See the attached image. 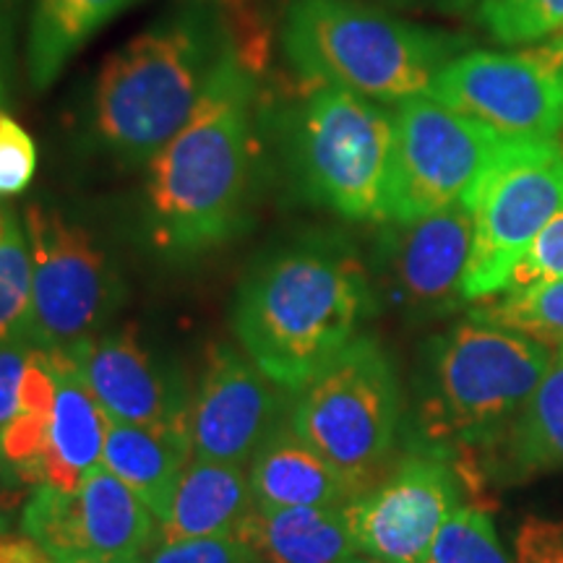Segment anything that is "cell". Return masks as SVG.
Listing matches in <instances>:
<instances>
[{"instance_id":"obj_18","label":"cell","mask_w":563,"mask_h":563,"mask_svg":"<svg viewBox=\"0 0 563 563\" xmlns=\"http://www.w3.org/2000/svg\"><path fill=\"white\" fill-rule=\"evenodd\" d=\"M235 538L262 563H344L357 553L344 506H251Z\"/></svg>"},{"instance_id":"obj_35","label":"cell","mask_w":563,"mask_h":563,"mask_svg":"<svg viewBox=\"0 0 563 563\" xmlns=\"http://www.w3.org/2000/svg\"><path fill=\"white\" fill-rule=\"evenodd\" d=\"M24 488L26 485L21 483L16 475H11L3 460H0V514H3V517L19 504V498L24 496Z\"/></svg>"},{"instance_id":"obj_8","label":"cell","mask_w":563,"mask_h":563,"mask_svg":"<svg viewBox=\"0 0 563 563\" xmlns=\"http://www.w3.org/2000/svg\"><path fill=\"white\" fill-rule=\"evenodd\" d=\"M21 220L32 256L34 347L68 350L108 332L129 290L95 224L51 196L26 201Z\"/></svg>"},{"instance_id":"obj_9","label":"cell","mask_w":563,"mask_h":563,"mask_svg":"<svg viewBox=\"0 0 563 563\" xmlns=\"http://www.w3.org/2000/svg\"><path fill=\"white\" fill-rule=\"evenodd\" d=\"M397 144L386 222H407L467 201L493 167L530 144L506 139L431 95L410 97L394 110Z\"/></svg>"},{"instance_id":"obj_17","label":"cell","mask_w":563,"mask_h":563,"mask_svg":"<svg viewBox=\"0 0 563 563\" xmlns=\"http://www.w3.org/2000/svg\"><path fill=\"white\" fill-rule=\"evenodd\" d=\"M55 376V402L47 428L42 485L76 493L84 477L102 464L110 418L81 376L68 350H45Z\"/></svg>"},{"instance_id":"obj_10","label":"cell","mask_w":563,"mask_h":563,"mask_svg":"<svg viewBox=\"0 0 563 563\" xmlns=\"http://www.w3.org/2000/svg\"><path fill=\"white\" fill-rule=\"evenodd\" d=\"M473 251L464 300L504 292L534 238L563 209V150L559 141L530 144L496 165L467 196Z\"/></svg>"},{"instance_id":"obj_34","label":"cell","mask_w":563,"mask_h":563,"mask_svg":"<svg viewBox=\"0 0 563 563\" xmlns=\"http://www.w3.org/2000/svg\"><path fill=\"white\" fill-rule=\"evenodd\" d=\"M19 0H0V104L9 100L11 60H13V26H16Z\"/></svg>"},{"instance_id":"obj_39","label":"cell","mask_w":563,"mask_h":563,"mask_svg":"<svg viewBox=\"0 0 563 563\" xmlns=\"http://www.w3.org/2000/svg\"><path fill=\"white\" fill-rule=\"evenodd\" d=\"M5 527H9V525H5V517H3V514H0V530H5Z\"/></svg>"},{"instance_id":"obj_37","label":"cell","mask_w":563,"mask_h":563,"mask_svg":"<svg viewBox=\"0 0 563 563\" xmlns=\"http://www.w3.org/2000/svg\"><path fill=\"white\" fill-rule=\"evenodd\" d=\"M344 563H384V561L373 559V555H365V553H355L352 559H347Z\"/></svg>"},{"instance_id":"obj_20","label":"cell","mask_w":563,"mask_h":563,"mask_svg":"<svg viewBox=\"0 0 563 563\" xmlns=\"http://www.w3.org/2000/svg\"><path fill=\"white\" fill-rule=\"evenodd\" d=\"M191 460L194 443L188 428L125 426L110 420L102 467L129 485L150 506L157 522L170 509L173 493Z\"/></svg>"},{"instance_id":"obj_14","label":"cell","mask_w":563,"mask_h":563,"mask_svg":"<svg viewBox=\"0 0 563 563\" xmlns=\"http://www.w3.org/2000/svg\"><path fill=\"white\" fill-rule=\"evenodd\" d=\"M431 97L506 139L555 141L563 129V87L530 51L456 55Z\"/></svg>"},{"instance_id":"obj_11","label":"cell","mask_w":563,"mask_h":563,"mask_svg":"<svg viewBox=\"0 0 563 563\" xmlns=\"http://www.w3.org/2000/svg\"><path fill=\"white\" fill-rule=\"evenodd\" d=\"M454 456L418 441L378 483L344 506L357 553L384 563H422L460 509Z\"/></svg>"},{"instance_id":"obj_24","label":"cell","mask_w":563,"mask_h":563,"mask_svg":"<svg viewBox=\"0 0 563 563\" xmlns=\"http://www.w3.org/2000/svg\"><path fill=\"white\" fill-rule=\"evenodd\" d=\"M55 402V376L47 352L32 347L21 378L19 410L0 428V460L24 485L45 481L47 428Z\"/></svg>"},{"instance_id":"obj_15","label":"cell","mask_w":563,"mask_h":563,"mask_svg":"<svg viewBox=\"0 0 563 563\" xmlns=\"http://www.w3.org/2000/svg\"><path fill=\"white\" fill-rule=\"evenodd\" d=\"M292 391L228 342L207 352L191 405L194 456L224 464H251L262 443L290 418Z\"/></svg>"},{"instance_id":"obj_3","label":"cell","mask_w":563,"mask_h":563,"mask_svg":"<svg viewBox=\"0 0 563 563\" xmlns=\"http://www.w3.org/2000/svg\"><path fill=\"white\" fill-rule=\"evenodd\" d=\"M376 308L371 269L355 245L336 232L306 230L245 269L232 329L245 355L295 394L361 336Z\"/></svg>"},{"instance_id":"obj_13","label":"cell","mask_w":563,"mask_h":563,"mask_svg":"<svg viewBox=\"0 0 563 563\" xmlns=\"http://www.w3.org/2000/svg\"><path fill=\"white\" fill-rule=\"evenodd\" d=\"M473 251L467 201L407 222H386L373 251V290L412 323L454 313L464 300V272Z\"/></svg>"},{"instance_id":"obj_1","label":"cell","mask_w":563,"mask_h":563,"mask_svg":"<svg viewBox=\"0 0 563 563\" xmlns=\"http://www.w3.org/2000/svg\"><path fill=\"white\" fill-rule=\"evenodd\" d=\"M258 70L235 45L188 123L141 170L139 230L159 262H199L256 222L269 173Z\"/></svg>"},{"instance_id":"obj_22","label":"cell","mask_w":563,"mask_h":563,"mask_svg":"<svg viewBox=\"0 0 563 563\" xmlns=\"http://www.w3.org/2000/svg\"><path fill=\"white\" fill-rule=\"evenodd\" d=\"M139 0H34L26 32V79L51 89L68 63Z\"/></svg>"},{"instance_id":"obj_28","label":"cell","mask_w":563,"mask_h":563,"mask_svg":"<svg viewBox=\"0 0 563 563\" xmlns=\"http://www.w3.org/2000/svg\"><path fill=\"white\" fill-rule=\"evenodd\" d=\"M481 21L501 45L543 42L563 32V0H483Z\"/></svg>"},{"instance_id":"obj_31","label":"cell","mask_w":563,"mask_h":563,"mask_svg":"<svg viewBox=\"0 0 563 563\" xmlns=\"http://www.w3.org/2000/svg\"><path fill=\"white\" fill-rule=\"evenodd\" d=\"M551 279H563V209L534 238V243L527 249L522 262L514 269L506 290H519V287Z\"/></svg>"},{"instance_id":"obj_32","label":"cell","mask_w":563,"mask_h":563,"mask_svg":"<svg viewBox=\"0 0 563 563\" xmlns=\"http://www.w3.org/2000/svg\"><path fill=\"white\" fill-rule=\"evenodd\" d=\"M514 563H563V522L561 519L527 517L511 538Z\"/></svg>"},{"instance_id":"obj_36","label":"cell","mask_w":563,"mask_h":563,"mask_svg":"<svg viewBox=\"0 0 563 563\" xmlns=\"http://www.w3.org/2000/svg\"><path fill=\"white\" fill-rule=\"evenodd\" d=\"M207 3L217 5V9L230 13V16H238L235 21H243L245 13H249L251 0H207Z\"/></svg>"},{"instance_id":"obj_27","label":"cell","mask_w":563,"mask_h":563,"mask_svg":"<svg viewBox=\"0 0 563 563\" xmlns=\"http://www.w3.org/2000/svg\"><path fill=\"white\" fill-rule=\"evenodd\" d=\"M422 563H514L498 540L490 517L477 506H460Z\"/></svg>"},{"instance_id":"obj_38","label":"cell","mask_w":563,"mask_h":563,"mask_svg":"<svg viewBox=\"0 0 563 563\" xmlns=\"http://www.w3.org/2000/svg\"><path fill=\"white\" fill-rule=\"evenodd\" d=\"M70 563H144V555H141V559H115V561H70Z\"/></svg>"},{"instance_id":"obj_30","label":"cell","mask_w":563,"mask_h":563,"mask_svg":"<svg viewBox=\"0 0 563 563\" xmlns=\"http://www.w3.org/2000/svg\"><path fill=\"white\" fill-rule=\"evenodd\" d=\"M144 563H262L235 534L220 538H191L154 545Z\"/></svg>"},{"instance_id":"obj_16","label":"cell","mask_w":563,"mask_h":563,"mask_svg":"<svg viewBox=\"0 0 563 563\" xmlns=\"http://www.w3.org/2000/svg\"><path fill=\"white\" fill-rule=\"evenodd\" d=\"M68 352L112 422L191 431L194 397L186 376L133 329H108Z\"/></svg>"},{"instance_id":"obj_2","label":"cell","mask_w":563,"mask_h":563,"mask_svg":"<svg viewBox=\"0 0 563 563\" xmlns=\"http://www.w3.org/2000/svg\"><path fill=\"white\" fill-rule=\"evenodd\" d=\"M235 45L217 5H173L97 70L74 118L76 150L112 173L144 170L188 123Z\"/></svg>"},{"instance_id":"obj_7","label":"cell","mask_w":563,"mask_h":563,"mask_svg":"<svg viewBox=\"0 0 563 563\" xmlns=\"http://www.w3.org/2000/svg\"><path fill=\"white\" fill-rule=\"evenodd\" d=\"M402 418L397 371L382 342L361 334L292 394L290 426L361 496L386 473Z\"/></svg>"},{"instance_id":"obj_19","label":"cell","mask_w":563,"mask_h":563,"mask_svg":"<svg viewBox=\"0 0 563 563\" xmlns=\"http://www.w3.org/2000/svg\"><path fill=\"white\" fill-rule=\"evenodd\" d=\"M249 483L253 504L264 509L347 506L355 498L332 464L292 431L290 418L251 460Z\"/></svg>"},{"instance_id":"obj_12","label":"cell","mask_w":563,"mask_h":563,"mask_svg":"<svg viewBox=\"0 0 563 563\" xmlns=\"http://www.w3.org/2000/svg\"><path fill=\"white\" fill-rule=\"evenodd\" d=\"M21 534L55 563L141 559L159 538V522L141 498L102 464L66 493L34 485L21 511Z\"/></svg>"},{"instance_id":"obj_33","label":"cell","mask_w":563,"mask_h":563,"mask_svg":"<svg viewBox=\"0 0 563 563\" xmlns=\"http://www.w3.org/2000/svg\"><path fill=\"white\" fill-rule=\"evenodd\" d=\"M32 347L34 344L0 342V428L19 410L21 378H24Z\"/></svg>"},{"instance_id":"obj_21","label":"cell","mask_w":563,"mask_h":563,"mask_svg":"<svg viewBox=\"0 0 563 563\" xmlns=\"http://www.w3.org/2000/svg\"><path fill=\"white\" fill-rule=\"evenodd\" d=\"M251 506L253 496L245 467L194 456L183 470L170 509L159 522L157 543L235 534Z\"/></svg>"},{"instance_id":"obj_26","label":"cell","mask_w":563,"mask_h":563,"mask_svg":"<svg viewBox=\"0 0 563 563\" xmlns=\"http://www.w3.org/2000/svg\"><path fill=\"white\" fill-rule=\"evenodd\" d=\"M501 295V300L477 308L475 313L532 336L534 342L545 344L551 355L563 352V279L538 282Z\"/></svg>"},{"instance_id":"obj_4","label":"cell","mask_w":563,"mask_h":563,"mask_svg":"<svg viewBox=\"0 0 563 563\" xmlns=\"http://www.w3.org/2000/svg\"><path fill=\"white\" fill-rule=\"evenodd\" d=\"M279 47L308 87H336L373 102L431 95L464 40L391 16L365 0H290Z\"/></svg>"},{"instance_id":"obj_5","label":"cell","mask_w":563,"mask_h":563,"mask_svg":"<svg viewBox=\"0 0 563 563\" xmlns=\"http://www.w3.org/2000/svg\"><path fill=\"white\" fill-rule=\"evenodd\" d=\"M266 125L282 178L300 201L350 222H386L394 112L355 91L311 87Z\"/></svg>"},{"instance_id":"obj_6","label":"cell","mask_w":563,"mask_h":563,"mask_svg":"<svg viewBox=\"0 0 563 563\" xmlns=\"http://www.w3.org/2000/svg\"><path fill=\"white\" fill-rule=\"evenodd\" d=\"M551 350L470 313L428 342L420 371V433L443 452L493 446L543 382Z\"/></svg>"},{"instance_id":"obj_23","label":"cell","mask_w":563,"mask_h":563,"mask_svg":"<svg viewBox=\"0 0 563 563\" xmlns=\"http://www.w3.org/2000/svg\"><path fill=\"white\" fill-rule=\"evenodd\" d=\"M493 446L511 477L563 467V352H553L543 382Z\"/></svg>"},{"instance_id":"obj_29","label":"cell","mask_w":563,"mask_h":563,"mask_svg":"<svg viewBox=\"0 0 563 563\" xmlns=\"http://www.w3.org/2000/svg\"><path fill=\"white\" fill-rule=\"evenodd\" d=\"M37 144L16 118L0 110V199L24 194L37 175Z\"/></svg>"},{"instance_id":"obj_25","label":"cell","mask_w":563,"mask_h":563,"mask_svg":"<svg viewBox=\"0 0 563 563\" xmlns=\"http://www.w3.org/2000/svg\"><path fill=\"white\" fill-rule=\"evenodd\" d=\"M0 342L32 340V256L24 220L0 199Z\"/></svg>"}]
</instances>
